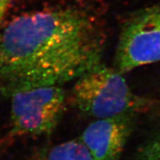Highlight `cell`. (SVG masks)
Here are the masks:
<instances>
[{"mask_svg": "<svg viewBox=\"0 0 160 160\" xmlns=\"http://www.w3.org/2000/svg\"><path fill=\"white\" fill-rule=\"evenodd\" d=\"M105 37L73 8L25 13L0 32V93L64 85L102 64Z\"/></svg>", "mask_w": 160, "mask_h": 160, "instance_id": "1", "label": "cell"}, {"mask_svg": "<svg viewBox=\"0 0 160 160\" xmlns=\"http://www.w3.org/2000/svg\"><path fill=\"white\" fill-rule=\"evenodd\" d=\"M73 105L96 119L148 110L154 102L136 94L123 73L100 64L74 81L71 91Z\"/></svg>", "mask_w": 160, "mask_h": 160, "instance_id": "2", "label": "cell"}, {"mask_svg": "<svg viewBox=\"0 0 160 160\" xmlns=\"http://www.w3.org/2000/svg\"><path fill=\"white\" fill-rule=\"evenodd\" d=\"M8 97L11 133L17 137L51 135L59 125L66 108L63 85L20 90Z\"/></svg>", "mask_w": 160, "mask_h": 160, "instance_id": "3", "label": "cell"}, {"mask_svg": "<svg viewBox=\"0 0 160 160\" xmlns=\"http://www.w3.org/2000/svg\"><path fill=\"white\" fill-rule=\"evenodd\" d=\"M160 61V8L138 12L126 22L116 51V69L125 73Z\"/></svg>", "mask_w": 160, "mask_h": 160, "instance_id": "4", "label": "cell"}, {"mask_svg": "<svg viewBox=\"0 0 160 160\" xmlns=\"http://www.w3.org/2000/svg\"><path fill=\"white\" fill-rule=\"evenodd\" d=\"M133 114L98 119L90 123L79 139L94 160H119L132 131Z\"/></svg>", "mask_w": 160, "mask_h": 160, "instance_id": "5", "label": "cell"}, {"mask_svg": "<svg viewBox=\"0 0 160 160\" xmlns=\"http://www.w3.org/2000/svg\"><path fill=\"white\" fill-rule=\"evenodd\" d=\"M29 160H94L79 139H71L38 150Z\"/></svg>", "mask_w": 160, "mask_h": 160, "instance_id": "6", "label": "cell"}, {"mask_svg": "<svg viewBox=\"0 0 160 160\" xmlns=\"http://www.w3.org/2000/svg\"><path fill=\"white\" fill-rule=\"evenodd\" d=\"M139 160H160V136L144 146L140 152Z\"/></svg>", "mask_w": 160, "mask_h": 160, "instance_id": "7", "label": "cell"}, {"mask_svg": "<svg viewBox=\"0 0 160 160\" xmlns=\"http://www.w3.org/2000/svg\"><path fill=\"white\" fill-rule=\"evenodd\" d=\"M11 0H0V25Z\"/></svg>", "mask_w": 160, "mask_h": 160, "instance_id": "8", "label": "cell"}]
</instances>
